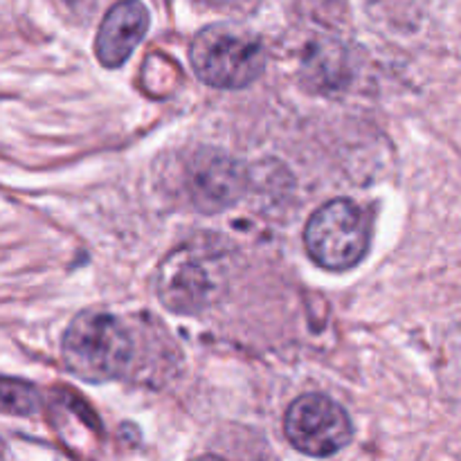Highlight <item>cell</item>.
<instances>
[{
	"label": "cell",
	"mask_w": 461,
	"mask_h": 461,
	"mask_svg": "<svg viewBox=\"0 0 461 461\" xmlns=\"http://www.w3.org/2000/svg\"><path fill=\"white\" fill-rule=\"evenodd\" d=\"M230 282V264L223 250L205 243H185L162 259L156 291L174 313L196 315L223 297Z\"/></svg>",
	"instance_id": "1"
},
{
	"label": "cell",
	"mask_w": 461,
	"mask_h": 461,
	"mask_svg": "<svg viewBox=\"0 0 461 461\" xmlns=\"http://www.w3.org/2000/svg\"><path fill=\"white\" fill-rule=\"evenodd\" d=\"M63 363L88 383L124 376L135 356V342L122 318L111 313H81L63 336Z\"/></svg>",
	"instance_id": "2"
},
{
	"label": "cell",
	"mask_w": 461,
	"mask_h": 461,
	"mask_svg": "<svg viewBox=\"0 0 461 461\" xmlns=\"http://www.w3.org/2000/svg\"><path fill=\"white\" fill-rule=\"evenodd\" d=\"M189 59L198 79L214 88H246L259 79L266 68V50L259 36L232 23L198 32Z\"/></svg>",
	"instance_id": "3"
},
{
	"label": "cell",
	"mask_w": 461,
	"mask_h": 461,
	"mask_svg": "<svg viewBox=\"0 0 461 461\" xmlns=\"http://www.w3.org/2000/svg\"><path fill=\"white\" fill-rule=\"evenodd\" d=\"M369 223L365 212L347 198L324 203L311 214L304 228V246L322 268L340 273L365 259L369 248Z\"/></svg>",
	"instance_id": "4"
},
{
	"label": "cell",
	"mask_w": 461,
	"mask_h": 461,
	"mask_svg": "<svg viewBox=\"0 0 461 461\" xmlns=\"http://www.w3.org/2000/svg\"><path fill=\"white\" fill-rule=\"evenodd\" d=\"M284 432L300 453L329 457L349 444L354 428L340 403L324 394H302L288 405Z\"/></svg>",
	"instance_id": "5"
},
{
	"label": "cell",
	"mask_w": 461,
	"mask_h": 461,
	"mask_svg": "<svg viewBox=\"0 0 461 461\" xmlns=\"http://www.w3.org/2000/svg\"><path fill=\"white\" fill-rule=\"evenodd\" d=\"M248 171L214 149H201L187 165V194L201 212H223L246 194Z\"/></svg>",
	"instance_id": "6"
},
{
	"label": "cell",
	"mask_w": 461,
	"mask_h": 461,
	"mask_svg": "<svg viewBox=\"0 0 461 461\" xmlns=\"http://www.w3.org/2000/svg\"><path fill=\"white\" fill-rule=\"evenodd\" d=\"M149 30V12L140 0H120L99 25L95 52L102 66L120 68Z\"/></svg>",
	"instance_id": "7"
},
{
	"label": "cell",
	"mask_w": 461,
	"mask_h": 461,
	"mask_svg": "<svg viewBox=\"0 0 461 461\" xmlns=\"http://www.w3.org/2000/svg\"><path fill=\"white\" fill-rule=\"evenodd\" d=\"M345 52L340 48L315 45L309 57L304 59V72L311 84H320V88L329 90L345 81Z\"/></svg>",
	"instance_id": "8"
},
{
	"label": "cell",
	"mask_w": 461,
	"mask_h": 461,
	"mask_svg": "<svg viewBox=\"0 0 461 461\" xmlns=\"http://www.w3.org/2000/svg\"><path fill=\"white\" fill-rule=\"evenodd\" d=\"M3 405L7 414H32L39 408V394L32 385L7 378L3 385Z\"/></svg>",
	"instance_id": "9"
},
{
	"label": "cell",
	"mask_w": 461,
	"mask_h": 461,
	"mask_svg": "<svg viewBox=\"0 0 461 461\" xmlns=\"http://www.w3.org/2000/svg\"><path fill=\"white\" fill-rule=\"evenodd\" d=\"M203 3L219 9H239V7H248V5H252V0H203Z\"/></svg>",
	"instance_id": "10"
}]
</instances>
